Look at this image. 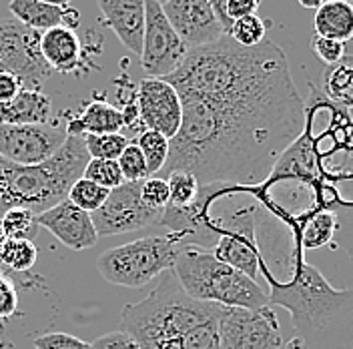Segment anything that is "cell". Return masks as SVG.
Masks as SVG:
<instances>
[{"mask_svg":"<svg viewBox=\"0 0 353 349\" xmlns=\"http://www.w3.org/2000/svg\"><path fill=\"white\" fill-rule=\"evenodd\" d=\"M301 134L261 185L247 189L257 203L255 229L279 233L297 219L330 213L337 223L331 249L353 261V121L309 83Z\"/></svg>","mask_w":353,"mask_h":349,"instance_id":"6da1fadb","label":"cell"},{"mask_svg":"<svg viewBox=\"0 0 353 349\" xmlns=\"http://www.w3.org/2000/svg\"><path fill=\"white\" fill-rule=\"evenodd\" d=\"M181 129L169 141V159L161 173L187 171L201 187L261 185L305 123L303 99L181 97Z\"/></svg>","mask_w":353,"mask_h":349,"instance_id":"7a4b0ae2","label":"cell"},{"mask_svg":"<svg viewBox=\"0 0 353 349\" xmlns=\"http://www.w3.org/2000/svg\"><path fill=\"white\" fill-rule=\"evenodd\" d=\"M179 97L281 101L299 97L287 54L275 43L241 46L231 37L189 48L185 61L165 79Z\"/></svg>","mask_w":353,"mask_h":349,"instance_id":"3957f363","label":"cell"},{"mask_svg":"<svg viewBox=\"0 0 353 349\" xmlns=\"http://www.w3.org/2000/svg\"><path fill=\"white\" fill-rule=\"evenodd\" d=\"M269 306L289 311L295 335L285 349H353V289H337L299 257L277 279L265 277Z\"/></svg>","mask_w":353,"mask_h":349,"instance_id":"277c9868","label":"cell"},{"mask_svg":"<svg viewBox=\"0 0 353 349\" xmlns=\"http://www.w3.org/2000/svg\"><path fill=\"white\" fill-rule=\"evenodd\" d=\"M221 307L189 297L169 269L149 297L125 306L123 331L141 349H219Z\"/></svg>","mask_w":353,"mask_h":349,"instance_id":"5b68a950","label":"cell"},{"mask_svg":"<svg viewBox=\"0 0 353 349\" xmlns=\"http://www.w3.org/2000/svg\"><path fill=\"white\" fill-rule=\"evenodd\" d=\"M173 271L185 293L203 303L245 309L269 306V295L261 285L235 267L219 261L211 251L181 247Z\"/></svg>","mask_w":353,"mask_h":349,"instance_id":"8992f818","label":"cell"},{"mask_svg":"<svg viewBox=\"0 0 353 349\" xmlns=\"http://www.w3.org/2000/svg\"><path fill=\"white\" fill-rule=\"evenodd\" d=\"M87 147L83 137H66L63 147L41 165H14L8 195L12 207H24L34 215L59 205L68 197L70 187L83 177L88 165Z\"/></svg>","mask_w":353,"mask_h":349,"instance_id":"52a82bcc","label":"cell"},{"mask_svg":"<svg viewBox=\"0 0 353 349\" xmlns=\"http://www.w3.org/2000/svg\"><path fill=\"white\" fill-rule=\"evenodd\" d=\"M181 245L171 235L143 237L105 251L97 269L110 285L139 289L173 269Z\"/></svg>","mask_w":353,"mask_h":349,"instance_id":"ba28073f","label":"cell"},{"mask_svg":"<svg viewBox=\"0 0 353 349\" xmlns=\"http://www.w3.org/2000/svg\"><path fill=\"white\" fill-rule=\"evenodd\" d=\"M251 195V193H249ZM255 213L257 203L251 197L249 203H243L231 211L217 213L221 237L213 247V255L219 261L235 267L251 279L259 277V245L255 233Z\"/></svg>","mask_w":353,"mask_h":349,"instance_id":"9c48e42d","label":"cell"},{"mask_svg":"<svg viewBox=\"0 0 353 349\" xmlns=\"http://www.w3.org/2000/svg\"><path fill=\"white\" fill-rule=\"evenodd\" d=\"M43 32L32 30L19 21L0 22V72L19 77L24 88L41 90L52 68L41 50Z\"/></svg>","mask_w":353,"mask_h":349,"instance_id":"30bf717a","label":"cell"},{"mask_svg":"<svg viewBox=\"0 0 353 349\" xmlns=\"http://www.w3.org/2000/svg\"><path fill=\"white\" fill-rule=\"evenodd\" d=\"M219 349H281L283 337L277 313L271 306L261 309L223 307L217 319Z\"/></svg>","mask_w":353,"mask_h":349,"instance_id":"8fae6325","label":"cell"},{"mask_svg":"<svg viewBox=\"0 0 353 349\" xmlns=\"http://www.w3.org/2000/svg\"><path fill=\"white\" fill-rule=\"evenodd\" d=\"M141 185L143 181H125L117 189H110L107 201L90 213L99 237L132 233L161 223L165 211H154L143 203Z\"/></svg>","mask_w":353,"mask_h":349,"instance_id":"7c38bea8","label":"cell"},{"mask_svg":"<svg viewBox=\"0 0 353 349\" xmlns=\"http://www.w3.org/2000/svg\"><path fill=\"white\" fill-rule=\"evenodd\" d=\"M189 46L167 21L163 4L157 0H147L145 14V34L141 50V66L153 79H167L185 61Z\"/></svg>","mask_w":353,"mask_h":349,"instance_id":"4fadbf2b","label":"cell"},{"mask_svg":"<svg viewBox=\"0 0 353 349\" xmlns=\"http://www.w3.org/2000/svg\"><path fill=\"white\" fill-rule=\"evenodd\" d=\"M66 131L59 125H2L0 157L12 165H41L57 153L66 141Z\"/></svg>","mask_w":353,"mask_h":349,"instance_id":"5bb4252c","label":"cell"},{"mask_svg":"<svg viewBox=\"0 0 353 349\" xmlns=\"http://www.w3.org/2000/svg\"><path fill=\"white\" fill-rule=\"evenodd\" d=\"M137 107L145 131L161 132L171 141L181 129L183 103L176 88L165 79H143L137 87Z\"/></svg>","mask_w":353,"mask_h":349,"instance_id":"9a60e30c","label":"cell"},{"mask_svg":"<svg viewBox=\"0 0 353 349\" xmlns=\"http://www.w3.org/2000/svg\"><path fill=\"white\" fill-rule=\"evenodd\" d=\"M163 12L189 48L213 44L225 37L209 0H167Z\"/></svg>","mask_w":353,"mask_h":349,"instance_id":"2e32d148","label":"cell"},{"mask_svg":"<svg viewBox=\"0 0 353 349\" xmlns=\"http://www.w3.org/2000/svg\"><path fill=\"white\" fill-rule=\"evenodd\" d=\"M37 223L72 251L90 249L99 241L90 213L79 209L68 199L37 215Z\"/></svg>","mask_w":353,"mask_h":349,"instance_id":"e0dca14e","label":"cell"},{"mask_svg":"<svg viewBox=\"0 0 353 349\" xmlns=\"http://www.w3.org/2000/svg\"><path fill=\"white\" fill-rule=\"evenodd\" d=\"M97 2L103 14V24L109 26L129 52L141 57L147 0H97Z\"/></svg>","mask_w":353,"mask_h":349,"instance_id":"ac0fdd59","label":"cell"},{"mask_svg":"<svg viewBox=\"0 0 353 349\" xmlns=\"http://www.w3.org/2000/svg\"><path fill=\"white\" fill-rule=\"evenodd\" d=\"M41 50L52 72L70 74L83 66V46L79 34L68 26H54L43 32Z\"/></svg>","mask_w":353,"mask_h":349,"instance_id":"d6986e66","label":"cell"},{"mask_svg":"<svg viewBox=\"0 0 353 349\" xmlns=\"http://www.w3.org/2000/svg\"><path fill=\"white\" fill-rule=\"evenodd\" d=\"M17 21L39 32H46L54 26H68L74 30L79 24V12L70 6H52L39 0H10L8 4Z\"/></svg>","mask_w":353,"mask_h":349,"instance_id":"ffe728a7","label":"cell"},{"mask_svg":"<svg viewBox=\"0 0 353 349\" xmlns=\"http://www.w3.org/2000/svg\"><path fill=\"white\" fill-rule=\"evenodd\" d=\"M52 112V101L43 90L22 88L8 101L0 103V123L2 125H48Z\"/></svg>","mask_w":353,"mask_h":349,"instance_id":"44dd1931","label":"cell"},{"mask_svg":"<svg viewBox=\"0 0 353 349\" xmlns=\"http://www.w3.org/2000/svg\"><path fill=\"white\" fill-rule=\"evenodd\" d=\"M123 127L125 121L119 107H112L107 101H90L79 117L68 119L65 131L68 137H85L121 132Z\"/></svg>","mask_w":353,"mask_h":349,"instance_id":"7402d4cb","label":"cell"},{"mask_svg":"<svg viewBox=\"0 0 353 349\" xmlns=\"http://www.w3.org/2000/svg\"><path fill=\"white\" fill-rule=\"evenodd\" d=\"M313 34L339 43L353 41V8L343 0H325L313 17Z\"/></svg>","mask_w":353,"mask_h":349,"instance_id":"603a6c76","label":"cell"},{"mask_svg":"<svg viewBox=\"0 0 353 349\" xmlns=\"http://www.w3.org/2000/svg\"><path fill=\"white\" fill-rule=\"evenodd\" d=\"M321 92L339 109L353 110V54L325 68Z\"/></svg>","mask_w":353,"mask_h":349,"instance_id":"cb8c5ba5","label":"cell"},{"mask_svg":"<svg viewBox=\"0 0 353 349\" xmlns=\"http://www.w3.org/2000/svg\"><path fill=\"white\" fill-rule=\"evenodd\" d=\"M134 143L139 145L141 153L147 161L149 177H157L165 169L169 159V139L157 131H143Z\"/></svg>","mask_w":353,"mask_h":349,"instance_id":"d4e9b609","label":"cell"},{"mask_svg":"<svg viewBox=\"0 0 353 349\" xmlns=\"http://www.w3.org/2000/svg\"><path fill=\"white\" fill-rule=\"evenodd\" d=\"M0 227L6 239H26L32 241L39 235L37 215L24 207H12L0 217Z\"/></svg>","mask_w":353,"mask_h":349,"instance_id":"484cf974","label":"cell"},{"mask_svg":"<svg viewBox=\"0 0 353 349\" xmlns=\"http://www.w3.org/2000/svg\"><path fill=\"white\" fill-rule=\"evenodd\" d=\"M37 259H39V249H37L34 241L6 239L2 251H0V263L19 273L30 271Z\"/></svg>","mask_w":353,"mask_h":349,"instance_id":"4316f807","label":"cell"},{"mask_svg":"<svg viewBox=\"0 0 353 349\" xmlns=\"http://www.w3.org/2000/svg\"><path fill=\"white\" fill-rule=\"evenodd\" d=\"M83 141H85V147H87L90 159H105V161H117L121 157V153L127 149V145L131 143L121 132H110V134H85Z\"/></svg>","mask_w":353,"mask_h":349,"instance_id":"83f0119b","label":"cell"},{"mask_svg":"<svg viewBox=\"0 0 353 349\" xmlns=\"http://www.w3.org/2000/svg\"><path fill=\"white\" fill-rule=\"evenodd\" d=\"M107 197H109V189H105V187H101V185L88 181L85 177H81V179L70 187L66 199H68L70 203H74L79 209H83V211H87V213H94V211L107 201Z\"/></svg>","mask_w":353,"mask_h":349,"instance_id":"f1b7e54d","label":"cell"},{"mask_svg":"<svg viewBox=\"0 0 353 349\" xmlns=\"http://www.w3.org/2000/svg\"><path fill=\"white\" fill-rule=\"evenodd\" d=\"M167 183H169V197H171V203L173 207H189L195 203V199L199 195V181L195 179V174L187 173V171H173L167 177Z\"/></svg>","mask_w":353,"mask_h":349,"instance_id":"f546056e","label":"cell"},{"mask_svg":"<svg viewBox=\"0 0 353 349\" xmlns=\"http://www.w3.org/2000/svg\"><path fill=\"white\" fill-rule=\"evenodd\" d=\"M267 22L259 14H251V17H243L239 21H233L229 37L241 46H257L267 39Z\"/></svg>","mask_w":353,"mask_h":349,"instance_id":"4dcf8cb0","label":"cell"},{"mask_svg":"<svg viewBox=\"0 0 353 349\" xmlns=\"http://www.w3.org/2000/svg\"><path fill=\"white\" fill-rule=\"evenodd\" d=\"M85 179L105 187V189H117L119 185L125 183L123 173L119 169V163L117 161H105V159H90L88 165L85 167Z\"/></svg>","mask_w":353,"mask_h":349,"instance_id":"1f68e13d","label":"cell"},{"mask_svg":"<svg viewBox=\"0 0 353 349\" xmlns=\"http://www.w3.org/2000/svg\"><path fill=\"white\" fill-rule=\"evenodd\" d=\"M117 163H119V169H121L125 181H131V183L132 181H145L149 177L147 161L137 143H129L127 149L117 159Z\"/></svg>","mask_w":353,"mask_h":349,"instance_id":"d6a6232c","label":"cell"},{"mask_svg":"<svg viewBox=\"0 0 353 349\" xmlns=\"http://www.w3.org/2000/svg\"><path fill=\"white\" fill-rule=\"evenodd\" d=\"M141 199L154 211H165L171 203L169 183L165 177H147L141 185Z\"/></svg>","mask_w":353,"mask_h":349,"instance_id":"836d02e7","label":"cell"},{"mask_svg":"<svg viewBox=\"0 0 353 349\" xmlns=\"http://www.w3.org/2000/svg\"><path fill=\"white\" fill-rule=\"evenodd\" d=\"M34 348L37 349H92V343H88L85 339H79L70 333L63 331H50L39 335L34 339Z\"/></svg>","mask_w":353,"mask_h":349,"instance_id":"e575fe53","label":"cell"},{"mask_svg":"<svg viewBox=\"0 0 353 349\" xmlns=\"http://www.w3.org/2000/svg\"><path fill=\"white\" fill-rule=\"evenodd\" d=\"M311 50L317 54L319 61H323L327 66L339 63L345 57V44L333 41V39L317 37V34H313V39H311Z\"/></svg>","mask_w":353,"mask_h":349,"instance_id":"d590c367","label":"cell"},{"mask_svg":"<svg viewBox=\"0 0 353 349\" xmlns=\"http://www.w3.org/2000/svg\"><path fill=\"white\" fill-rule=\"evenodd\" d=\"M19 313V289L8 275H0V321Z\"/></svg>","mask_w":353,"mask_h":349,"instance_id":"8d00e7d4","label":"cell"},{"mask_svg":"<svg viewBox=\"0 0 353 349\" xmlns=\"http://www.w3.org/2000/svg\"><path fill=\"white\" fill-rule=\"evenodd\" d=\"M92 349H141L127 331H110L94 339Z\"/></svg>","mask_w":353,"mask_h":349,"instance_id":"74e56055","label":"cell"},{"mask_svg":"<svg viewBox=\"0 0 353 349\" xmlns=\"http://www.w3.org/2000/svg\"><path fill=\"white\" fill-rule=\"evenodd\" d=\"M12 169H14V165L0 157V217L8 209H12V201H10V195H8V181H10Z\"/></svg>","mask_w":353,"mask_h":349,"instance_id":"f35d334b","label":"cell"},{"mask_svg":"<svg viewBox=\"0 0 353 349\" xmlns=\"http://www.w3.org/2000/svg\"><path fill=\"white\" fill-rule=\"evenodd\" d=\"M261 0H227V17L231 21H239L243 17L257 14Z\"/></svg>","mask_w":353,"mask_h":349,"instance_id":"ab89813d","label":"cell"},{"mask_svg":"<svg viewBox=\"0 0 353 349\" xmlns=\"http://www.w3.org/2000/svg\"><path fill=\"white\" fill-rule=\"evenodd\" d=\"M22 88H24V85L19 77H14L10 72H0V103L12 101Z\"/></svg>","mask_w":353,"mask_h":349,"instance_id":"60d3db41","label":"cell"},{"mask_svg":"<svg viewBox=\"0 0 353 349\" xmlns=\"http://www.w3.org/2000/svg\"><path fill=\"white\" fill-rule=\"evenodd\" d=\"M209 6L213 8V12H215V17H217V21L221 24V28H223V32L229 37L233 21L227 17V0H209Z\"/></svg>","mask_w":353,"mask_h":349,"instance_id":"b9f144b4","label":"cell"},{"mask_svg":"<svg viewBox=\"0 0 353 349\" xmlns=\"http://www.w3.org/2000/svg\"><path fill=\"white\" fill-rule=\"evenodd\" d=\"M299 2V6H303V8H311V10H317L325 0H297Z\"/></svg>","mask_w":353,"mask_h":349,"instance_id":"7bdbcfd3","label":"cell"},{"mask_svg":"<svg viewBox=\"0 0 353 349\" xmlns=\"http://www.w3.org/2000/svg\"><path fill=\"white\" fill-rule=\"evenodd\" d=\"M39 2H46V4H52V6H63V8H66L70 4V0H39Z\"/></svg>","mask_w":353,"mask_h":349,"instance_id":"ee69618b","label":"cell"},{"mask_svg":"<svg viewBox=\"0 0 353 349\" xmlns=\"http://www.w3.org/2000/svg\"><path fill=\"white\" fill-rule=\"evenodd\" d=\"M4 243H6V235H4V231H2V227H0V251H2V247H4Z\"/></svg>","mask_w":353,"mask_h":349,"instance_id":"f6af8a7d","label":"cell"},{"mask_svg":"<svg viewBox=\"0 0 353 349\" xmlns=\"http://www.w3.org/2000/svg\"><path fill=\"white\" fill-rule=\"evenodd\" d=\"M343 2H347V4H350V6L353 8V0H343Z\"/></svg>","mask_w":353,"mask_h":349,"instance_id":"bcb514c9","label":"cell"},{"mask_svg":"<svg viewBox=\"0 0 353 349\" xmlns=\"http://www.w3.org/2000/svg\"><path fill=\"white\" fill-rule=\"evenodd\" d=\"M157 2H161V4H163V2H167V0H157Z\"/></svg>","mask_w":353,"mask_h":349,"instance_id":"7dc6e473","label":"cell"},{"mask_svg":"<svg viewBox=\"0 0 353 349\" xmlns=\"http://www.w3.org/2000/svg\"><path fill=\"white\" fill-rule=\"evenodd\" d=\"M32 349H37V348H32Z\"/></svg>","mask_w":353,"mask_h":349,"instance_id":"c3c4849f","label":"cell"}]
</instances>
